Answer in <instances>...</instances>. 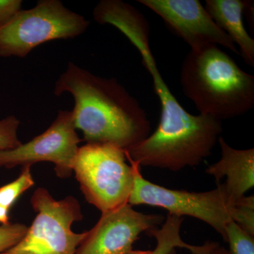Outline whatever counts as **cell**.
<instances>
[{
    "mask_svg": "<svg viewBox=\"0 0 254 254\" xmlns=\"http://www.w3.org/2000/svg\"><path fill=\"white\" fill-rule=\"evenodd\" d=\"M64 93L72 95L73 123L86 143H110L127 150L149 136L145 110L115 78L68 63L54 89L57 96Z\"/></svg>",
    "mask_w": 254,
    "mask_h": 254,
    "instance_id": "1",
    "label": "cell"
},
{
    "mask_svg": "<svg viewBox=\"0 0 254 254\" xmlns=\"http://www.w3.org/2000/svg\"><path fill=\"white\" fill-rule=\"evenodd\" d=\"M100 24H110L129 40L141 55L143 66L153 78L161 105L157 129L144 140L155 150L184 149L197 142L220 136L221 121L208 115H193L180 104L160 74L150 48V25L136 8L121 0H107L97 11Z\"/></svg>",
    "mask_w": 254,
    "mask_h": 254,
    "instance_id": "2",
    "label": "cell"
},
{
    "mask_svg": "<svg viewBox=\"0 0 254 254\" xmlns=\"http://www.w3.org/2000/svg\"><path fill=\"white\" fill-rule=\"evenodd\" d=\"M180 83L200 115L222 121L254 108V76L218 46L190 50L182 63Z\"/></svg>",
    "mask_w": 254,
    "mask_h": 254,
    "instance_id": "3",
    "label": "cell"
},
{
    "mask_svg": "<svg viewBox=\"0 0 254 254\" xmlns=\"http://www.w3.org/2000/svg\"><path fill=\"white\" fill-rule=\"evenodd\" d=\"M125 150L110 143H86L78 148L73 173L87 202L102 213L128 203L133 168Z\"/></svg>",
    "mask_w": 254,
    "mask_h": 254,
    "instance_id": "4",
    "label": "cell"
},
{
    "mask_svg": "<svg viewBox=\"0 0 254 254\" xmlns=\"http://www.w3.org/2000/svg\"><path fill=\"white\" fill-rule=\"evenodd\" d=\"M90 21L66 8L60 0H40L21 9L0 27V57L23 58L48 42L81 36Z\"/></svg>",
    "mask_w": 254,
    "mask_h": 254,
    "instance_id": "5",
    "label": "cell"
},
{
    "mask_svg": "<svg viewBox=\"0 0 254 254\" xmlns=\"http://www.w3.org/2000/svg\"><path fill=\"white\" fill-rule=\"evenodd\" d=\"M127 159L133 173L128 204L158 207L168 210L170 215L198 219L213 227L224 239L227 224L235 219L238 201L235 203L231 199L223 184L204 192L170 190L145 180L140 165Z\"/></svg>",
    "mask_w": 254,
    "mask_h": 254,
    "instance_id": "6",
    "label": "cell"
},
{
    "mask_svg": "<svg viewBox=\"0 0 254 254\" xmlns=\"http://www.w3.org/2000/svg\"><path fill=\"white\" fill-rule=\"evenodd\" d=\"M37 215L26 235L16 245L1 254H75L86 232L71 230L83 219L81 205L71 195L55 200L48 190L38 188L31 198Z\"/></svg>",
    "mask_w": 254,
    "mask_h": 254,
    "instance_id": "7",
    "label": "cell"
},
{
    "mask_svg": "<svg viewBox=\"0 0 254 254\" xmlns=\"http://www.w3.org/2000/svg\"><path fill=\"white\" fill-rule=\"evenodd\" d=\"M73 123L72 113L59 110L46 131L28 143L0 153V168H14L41 162L55 164L57 176L67 179L73 173V163L81 142Z\"/></svg>",
    "mask_w": 254,
    "mask_h": 254,
    "instance_id": "8",
    "label": "cell"
},
{
    "mask_svg": "<svg viewBox=\"0 0 254 254\" xmlns=\"http://www.w3.org/2000/svg\"><path fill=\"white\" fill-rule=\"evenodd\" d=\"M163 220L161 215L140 213L127 203L102 213L75 254H126L143 232L158 228Z\"/></svg>",
    "mask_w": 254,
    "mask_h": 254,
    "instance_id": "9",
    "label": "cell"
},
{
    "mask_svg": "<svg viewBox=\"0 0 254 254\" xmlns=\"http://www.w3.org/2000/svg\"><path fill=\"white\" fill-rule=\"evenodd\" d=\"M163 18L167 26L190 47L198 50L220 46L240 55L230 37L225 33L198 0H138Z\"/></svg>",
    "mask_w": 254,
    "mask_h": 254,
    "instance_id": "10",
    "label": "cell"
},
{
    "mask_svg": "<svg viewBox=\"0 0 254 254\" xmlns=\"http://www.w3.org/2000/svg\"><path fill=\"white\" fill-rule=\"evenodd\" d=\"M221 158L205 170L217 182L226 177L224 186L235 203L245 196L254 186V149L240 150L232 148L220 137Z\"/></svg>",
    "mask_w": 254,
    "mask_h": 254,
    "instance_id": "11",
    "label": "cell"
},
{
    "mask_svg": "<svg viewBox=\"0 0 254 254\" xmlns=\"http://www.w3.org/2000/svg\"><path fill=\"white\" fill-rule=\"evenodd\" d=\"M249 1L207 0L205 9L215 23L239 46L241 56L247 64L254 66V40L243 23V13Z\"/></svg>",
    "mask_w": 254,
    "mask_h": 254,
    "instance_id": "12",
    "label": "cell"
},
{
    "mask_svg": "<svg viewBox=\"0 0 254 254\" xmlns=\"http://www.w3.org/2000/svg\"><path fill=\"white\" fill-rule=\"evenodd\" d=\"M183 218L168 214L166 221L161 228H155L147 232L157 241L153 254H174L175 249L182 248L195 254L198 246L189 245L180 236V228Z\"/></svg>",
    "mask_w": 254,
    "mask_h": 254,
    "instance_id": "13",
    "label": "cell"
},
{
    "mask_svg": "<svg viewBox=\"0 0 254 254\" xmlns=\"http://www.w3.org/2000/svg\"><path fill=\"white\" fill-rule=\"evenodd\" d=\"M31 170V165L23 166L17 179L0 187V204L10 210L24 192L34 186Z\"/></svg>",
    "mask_w": 254,
    "mask_h": 254,
    "instance_id": "14",
    "label": "cell"
},
{
    "mask_svg": "<svg viewBox=\"0 0 254 254\" xmlns=\"http://www.w3.org/2000/svg\"><path fill=\"white\" fill-rule=\"evenodd\" d=\"M224 240L228 243L230 254H254V236L234 221L227 224Z\"/></svg>",
    "mask_w": 254,
    "mask_h": 254,
    "instance_id": "15",
    "label": "cell"
},
{
    "mask_svg": "<svg viewBox=\"0 0 254 254\" xmlns=\"http://www.w3.org/2000/svg\"><path fill=\"white\" fill-rule=\"evenodd\" d=\"M20 121L14 115L0 120V153L13 149L21 144L18 138Z\"/></svg>",
    "mask_w": 254,
    "mask_h": 254,
    "instance_id": "16",
    "label": "cell"
},
{
    "mask_svg": "<svg viewBox=\"0 0 254 254\" xmlns=\"http://www.w3.org/2000/svg\"><path fill=\"white\" fill-rule=\"evenodd\" d=\"M234 222L254 236V197L244 196L237 203Z\"/></svg>",
    "mask_w": 254,
    "mask_h": 254,
    "instance_id": "17",
    "label": "cell"
},
{
    "mask_svg": "<svg viewBox=\"0 0 254 254\" xmlns=\"http://www.w3.org/2000/svg\"><path fill=\"white\" fill-rule=\"evenodd\" d=\"M28 227L21 223L0 225V254L16 245L26 235Z\"/></svg>",
    "mask_w": 254,
    "mask_h": 254,
    "instance_id": "18",
    "label": "cell"
},
{
    "mask_svg": "<svg viewBox=\"0 0 254 254\" xmlns=\"http://www.w3.org/2000/svg\"><path fill=\"white\" fill-rule=\"evenodd\" d=\"M21 0H0V27L21 9Z\"/></svg>",
    "mask_w": 254,
    "mask_h": 254,
    "instance_id": "19",
    "label": "cell"
},
{
    "mask_svg": "<svg viewBox=\"0 0 254 254\" xmlns=\"http://www.w3.org/2000/svg\"><path fill=\"white\" fill-rule=\"evenodd\" d=\"M195 254H230L228 250L222 247L218 242H206L203 245L198 246Z\"/></svg>",
    "mask_w": 254,
    "mask_h": 254,
    "instance_id": "20",
    "label": "cell"
},
{
    "mask_svg": "<svg viewBox=\"0 0 254 254\" xmlns=\"http://www.w3.org/2000/svg\"><path fill=\"white\" fill-rule=\"evenodd\" d=\"M9 222V210L0 204V224L7 225Z\"/></svg>",
    "mask_w": 254,
    "mask_h": 254,
    "instance_id": "21",
    "label": "cell"
},
{
    "mask_svg": "<svg viewBox=\"0 0 254 254\" xmlns=\"http://www.w3.org/2000/svg\"><path fill=\"white\" fill-rule=\"evenodd\" d=\"M126 254H153V251H133L128 252Z\"/></svg>",
    "mask_w": 254,
    "mask_h": 254,
    "instance_id": "22",
    "label": "cell"
},
{
    "mask_svg": "<svg viewBox=\"0 0 254 254\" xmlns=\"http://www.w3.org/2000/svg\"></svg>",
    "mask_w": 254,
    "mask_h": 254,
    "instance_id": "23",
    "label": "cell"
}]
</instances>
